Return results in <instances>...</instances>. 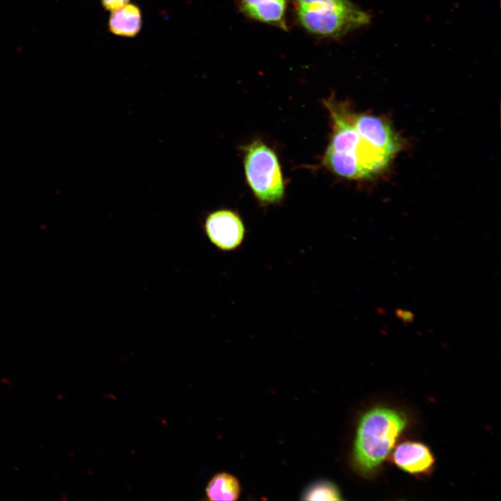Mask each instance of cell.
<instances>
[{"label":"cell","mask_w":501,"mask_h":501,"mask_svg":"<svg viewBox=\"0 0 501 501\" xmlns=\"http://www.w3.org/2000/svg\"><path fill=\"white\" fill-rule=\"evenodd\" d=\"M241 487L238 479L227 472L214 475L205 488L207 500L233 501L239 499Z\"/></svg>","instance_id":"10"},{"label":"cell","mask_w":501,"mask_h":501,"mask_svg":"<svg viewBox=\"0 0 501 501\" xmlns=\"http://www.w3.org/2000/svg\"><path fill=\"white\" fill-rule=\"evenodd\" d=\"M130 0H100L105 10L113 12L127 5Z\"/></svg>","instance_id":"12"},{"label":"cell","mask_w":501,"mask_h":501,"mask_svg":"<svg viewBox=\"0 0 501 501\" xmlns=\"http://www.w3.org/2000/svg\"><path fill=\"white\" fill-rule=\"evenodd\" d=\"M203 232L209 243L223 253L234 252L244 245L247 231L240 215L230 209L209 212L202 223Z\"/></svg>","instance_id":"4"},{"label":"cell","mask_w":501,"mask_h":501,"mask_svg":"<svg viewBox=\"0 0 501 501\" xmlns=\"http://www.w3.org/2000/svg\"><path fill=\"white\" fill-rule=\"evenodd\" d=\"M303 500H341L338 487L328 480H318L310 484L302 493Z\"/></svg>","instance_id":"11"},{"label":"cell","mask_w":501,"mask_h":501,"mask_svg":"<svg viewBox=\"0 0 501 501\" xmlns=\"http://www.w3.org/2000/svg\"><path fill=\"white\" fill-rule=\"evenodd\" d=\"M392 459L398 468L412 475L427 474L434 464V458L429 448L415 441H404L398 445Z\"/></svg>","instance_id":"6"},{"label":"cell","mask_w":501,"mask_h":501,"mask_svg":"<svg viewBox=\"0 0 501 501\" xmlns=\"http://www.w3.org/2000/svg\"><path fill=\"white\" fill-rule=\"evenodd\" d=\"M294 6L301 26L321 36L340 37L371 19L349 0H294Z\"/></svg>","instance_id":"2"},{"label":"cell","mask_w":501,"mask_h":501,"mask_svg":"<svg viewBox=\"0 0 501 501\" xmlns=\"http://www.w3.org/2000/svg\"><path fill=\"white\" fill-rule=\"evenodd\" d=\"M404 413L388 407H374L361 417L353 452L356 470L364 475L375 472L388 457L404 429Z\"/></svg>","instance_id":"1"},{"label":"cell","mask_w":501,"mask_h":501,"mask_svg":"<svg viewBox=\"0 0 501 501\" xmlns=\"http://www.w3.org/2000/svg\"><path fill=\"white\" fill-rule=\"evenodd\" d=\"M241 10L248 17L260 22L287 30L286 0H239Z\"/></svg>","instance_id":"7"},{"label":"cell","mask_w":501,"mask_h":501,"mask_svg":"<svg viewBox=\"0 0 501 501\" xmlns=\"http://www.w3.org/2000/svg\"><path fill=\"white\" fill-rule=\"evenodd\" d=\"M324 163L329 170L342 177L355 180L372 177L352 156L326 150Z\"/></svg>","instance_id":"9"},{"label":"cell","mask_w":501,"mask_h":501,"mask_svg":"<svg viewBox=\"0 0 501 501\" xmlns=\"http://www.w3.org/2000/svg\"><path fill=\"white\" fill-rule=\"evenodd\" d=\"M353 123L368 144L392 158L401 147L400 138L388 122L369 114H352Z\"/></svg>","instance_id":"5"},{"label":"cell","mask_w":501,"mask_h":501,"mask_svg":"<svg viewBox=\"0 0 501 501\" xmlns=\"http://www.w3.org/2000/svg\"><path fill=\"white\" fill-rule=\"evenodd\" d=\"M246 180L257 199L264 204L282 200L285 186L280 166L275 152L260 141L245 148Z\"/></svg>","instance_id":"3"},{"label":"cell","mask_w":501,"mask_h":501,"mask_svg":"<svg viewBox=\"0 0 501 501\" xmlns=\"http://www.w3.org/2000/svg\"><path fill=\"white\" fill-rule=\"evenodd\" d=\"M142 23V13L139 7L133 3H127L111 12L108 21V29L113 35L132 38L138 34Z\"/></svg>","instance_id":"8"},{"label":"cell","mask_w":501,"mask_h":501,"mask_svg":"<svg viewBox=\"0 0 501 501\" xmlns=\"http://www.w3.org/2000/svg\"><path fill=\"white\" fill-rule=\"evenodd\" d=\"M396 317L404 323H412L415 319V315L409 310L397 308L395 311Z\"/></svg>","instance_id":"13"}]
</instances>
